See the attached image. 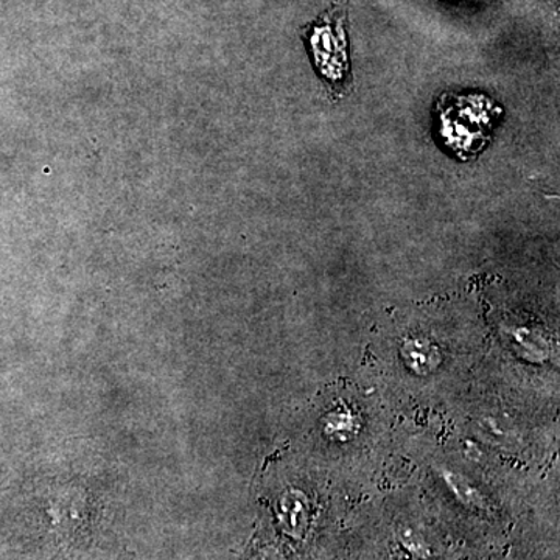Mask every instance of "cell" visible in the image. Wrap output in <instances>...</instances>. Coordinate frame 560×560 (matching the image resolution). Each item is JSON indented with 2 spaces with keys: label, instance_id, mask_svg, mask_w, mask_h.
<instances>
[{
  "label": "cell",
  "instance_id": "cell-1",
  "mask_svg": "<svg viewBox=\"0 0 560 560\" xmlns=\"http://www.w3.org/2000/svg\"><path fill=\"white\" fill-rule=\"evenodd\" d=\"M500 109L485 95H444L438 102L441 138L459 158L480 153Z\"/></svg>",
  "mask_w": 560,
  "mask_h": 560
},
{
  "label": "cell",
  "instance_id": "cell-2",
  "mask_svg": "<svg viewBox=\"0 0 560 560\" xmlns=\"http://www.w3.org/2000/svg\"><path fill=\"white\" fill-rule=\"evenodd\" d=\"M313 60L324 77L334 88L345 86L349 77L348 40L345 25L334 14L320 18L311 32Z\"/></svg>",
  "mask_w": 560,
  "mask_h": 560
},
{
  "label": "cell",
  "instance_id": "cell-3",
  "mask_svg": "<svg viewBox=\"0 0 560 560\" xmlns=\"http://www.w3.org/2000/svg\"><path fill=\"white\" fill-rule=\"evenodd\" d=\"M444 480L447 482L448 488L452 489L453 495L463 504L464 508L470 511L486 512L488 511V501L485 500L480 490L470 485L466 478L458 477L453 471H444Z\"/></svg>",
  "mask_w": 560,
  "mask_h": 560
}]
</instances>
